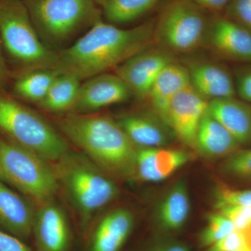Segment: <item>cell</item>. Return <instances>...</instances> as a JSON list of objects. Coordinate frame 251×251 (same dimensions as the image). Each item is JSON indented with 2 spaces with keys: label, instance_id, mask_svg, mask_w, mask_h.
<instances>
[{
  "label": "cell",
  "instance_id": "6da1fadb",
  "mask_svg": "<svg viewBox=\"0 0 251 251\" xmlns=\"http://www.w3.org/2000/svg\"><path fill=\"white\" fill-rule=\"evenodd\" d=\"M155 20L130 29L99 20L67 49L57 51L55 70L83 80L115 70L122 63L151 47Z\"/></svg>",
  "mask_w": 251,
  "mask_h": 251
},
{
  "label": "cell",
  "instance_id": "7a4b0ae2",
  "mask_svg": "<svg viewBox=\"0 0 251 251\" xmlns=\"http://www.w3.org/2000/svg\"><path fill=\"white\" fill-rule=\"evenodd\" d=\"M59 130L110 176L133 179L138 148L118 122L100 114L69 112L56 119Z\"/></svg>",
  "mask_w": 251,
  "mask_h": 251
},
{
  "label": "cell",
  "instance_id": "3957f363",
  "mask_svg": "<svg viewBox=\"0 0 251 251\" xmlns=\"http://www.w3.org/2000/svg\"><path fill=\"white\" fill-rule=\"evenodd\" d=\"M0 43L13 77L38 69H54L57 51L36 31L23 0H0Z\"/></svg>",
  "mask_w": 251,
  "mask_h": 251
},
{
  "label": "cell",
  "instance_id": "277c9868",
  "mask_svg": "<svg viewBox=\"0 0 251 251\" xmlns=\"http://www.w3.org/2000/svg\"><path fill=\"white\" fill-rule=\"evenodd\" d=\"M0 137L49 161L69 151L67 141L49 122L8 92H0Z\"/></svg>",
  "mask_w": 251,
  "mask_h": 251
},
{
  "label": "cell",
  "instance_id": "5b68a950",
  "mask_svg": "<svg viewBox=\"0 0 251 251\" xmlns=\"http://www.w3.org/2000/svg\"><path fill=\"white\" fill-rule=\"evenodd\" d=\"M54 171L82 221L112 202L119 194L110 175L85 155L68 151L56 161Z\"/></svg>",
  "mask_w": 251,
  "mask_h": 251
},
{
  "label": "cell",
  "instance_id": "8992f818",
  "mask_svg": "<svg viewBox=\"0 0 251 251\" xmlns=\"http://www.w3.org/2000/svg\"><path fill=\"white\" fill-rule=\"evenodd\" d=\"M49 162L0 137V179L38 206L53 201L59 190L57 175Z\"/></svg>",
  "mask_w": 251,
  "mask_h": 251
},
{
  "label": "cell",
  "instance_id": "52a82bcc",
  "mask_svg": "<svg viewBox=\"0 0 251 251\" xmlns=\"http://www.w3.org/2000/svg\"><path fill=\"white\" fill-rule=\"evenodd\" d=\"M42 42L55 50L101 19L94 0H23Z\"/></svg>",
  "mask_w": 251,
  "mask_h": 251
},
{
  "label": "cell",
  "instance_id": "ba28073f",
  "mask_svg": "<svg viewBox=\"0 0 251 251\" xmlns=\"http://www.w3.org/2000/svg\"><path fill=\"white\" fill-rule=\"evenodd\" d=\"M209 22L193 0H168L155 21L154 41L170 51L191 52L204 40Z\"/></svg>",
  "mask_w": 251,
  "mask_h": 251
},
{
  "label": "cell",
  "instance_id": "9c48e42d",
  "mask_svg": "<svg viewBox=\"0 0 251 251\" xmlns=\"http://www.w3.org/2000/svg\"><path fill=\"white\" fill-rule=\"evenodd\" d=\"M174 62L173 53L166 49H149L130 57L115 69L138 99L149 97L156 77L168 64Z\"/></svg>",
  "mask_w": 251,
  "mask_h": 251
},
{
  "label": "cell",
  "instance_id": "30bf717a",
  "mask_svg": "<svg viewBox=\"0 0 251 251\" xmlns=\"http://www.w3.org/2000/svg\"><path fill=\"white\" fill-rule=\"evenodd\" d=\"M209 100L190 85L173 98L168 108L166 126L178 139L196 150L198 127L207 111Z\"/></svg>",
  "mask_w": 251,
  "mask_h": 251
},
{
  "label": "cell",
  "instance_id": "8fae6325",
  "mask_svg": "<svg viewBox=\"0 0 251 251\" xmlns=\"http://www.w3.org/2000/svg\"><path fill=\"white\" fill-rule=\"evenodd\" d=\"M132 95L126 84L117 74H99L81 84L72 112L94 113L112 104L126 101Z\"/></svg>",
  "mask_w": 251,
  "mask_h": 251
},
{
  "label": "cell",
  "instance_id": "7c38bea8",
  "mask_svg": "<svg viewBox=\"0 0 251 251\" xmlns=\"http://www.w3.org/2000/svg\"><path fill=\"white\" fill-rule=\"evenodd\" d=\"M205 37L218 54L235 62H251V31L225 16L216 14Z\"/></svg>",
  "mask_w": 251,
  "mask_h": 251
},
{
  "label": "cell",
  "instance_id": "4fadbf2b",
  "mask_svg": "<svg viewBox=\"0 0 251 251\" xmlns=\"http://www.w3.org/2000/svg\"><path fill=\"white\" fill-rule=\"evenodd\" d=\"M32 234L36 251H69L72 234L65 213L52 201L36 211Z\"/></svg>",
  "mask_w": 251,
  "mask_h": 251
},
{
  "label": "cell",
  "instance_id": "5bb4252c",
  "mask_svg": "<svg viewBox=\"0 0 251 251\" xmlns=\"http://www.w3.org/2000/svg\"><path fill=\"white\" fill-rule=\"evenodd\" d=\"M35 214L27 198L0 179V229L25 240L32 234Z\"/></svg>",
  "mask_w": 251,
  "mask_h": 251
},
{
  "label": "cell",
  "instance_id": "9a60e30c",
  "mask_svg": "<svg viewBox=\"0 0 251 251\" xmlns=\"http://www.w3.org/2000/svg\"><path fill=\"white\" fill-rule=\"evenodd\" d=\"M189 156L187 153L179 150L143 149L137 157V173L143 181H163L187 163Z\"/></svg>",
  "mask_w": 251,
  "mask_h": 251
},
{
  "label": "cell",
  "instance_id": "2e32d148",
  "mask_svg": "<svg viewBox=\"0 0 251 251\" xmlns=\"http://www.w3.org/2000/svg\"><path fill=\"white\" fill-rule=\"evenodd\" d=\"M134 225L133 214L127 209L112 211L100 219L91 237L90 251H120Z\"/></svg>",
  "mask_w": 251,
  "mask_h": 251
},
{
  "label": "cell",
  "instance_id": "e0dca14e",
  "mask_svg": "<svg viewBox=\"0 0 251 251\" xmlns=\"http://www.w3.org/2000/svg\"><path fill=\"white\" fill-rule=\"evenodd\" d=\"M207 112L242 144L251 143V106L232 98L209 100Z\"/></svg>",
  "mask_w": 251,
  "mask_h": 251
},
{
  "label": "cell",
  "instance_id": "ac0fdd59",
  "mask_svg": "<svg viewBox=\"0 0 251 251\" xmlns=\"http://www.w3.org/2000/svg\"><path fill=\"white\" fill-rule=\"evenodd\" d=\"M190 85L188 69L175 62L167 65L156 77L149 97L153 110L164 125H166L168 108L172 100Z\"/></svg>",
  "mask_w": 251,
  "mask_h": 251
},
{
  "label": "cell",
  "instance_id": "d6986e66",
  "mask_svg": "<svg viewBox=\"0 0 251 251\" xmlns=\"http://www.w3.org/2000/svg\"><path fill=\"white\" fill-rule=\"evenodd\" d=\"M188 71L193 88L209 101L234 97L236 86L224 68L209 63H198Z\"/></svg>",
  "mask_w": 251,
  "mask_h": 251
},
{
  "label": "cell",
  "instance_id": "ffe728a7",
  "mask_svg": "<svg viewBox=\"0 0 251 251\" xmlns=\"http://www.w3.org/2000/svg\"><path fill=\"white\" fill-rule=\"evenodd\" d=\"M240 144L233 135L206 111L203 115L196 138V150L208 158L230 156Z\"/></svg>",
  "mask_w": 251,
  "mask_h": 251
},
{
  "label": "cell",
  "instance_id": "44dd1931",
  "mask_svg": "<svg viewBox=\"0 0 251 251\" xmlns=\"http://www.w3.org/2000/svg\"><path fill=\"white\" fill-rule=\"evenodd\" d=\"M190 209L191 202L187 184L184 179L178 180L160 202L157 209V222L166 232L178 231L187 221Z\"/></svg>",
  "mask_w": 251,
  "mask_h": 251
},
{
  "label": "cell",
  "instance_id": "7402d4cb",
  "mask_svg": "<svg viewBox=\"0 0 251 251\" xmlns=\"http://www.w3.org/2000/svg\"><path fill=\"white\" fill-rule=\"evenodd\" d=\"M117 122L138 148H162L171 140L166 128L151 117L126 115Z\"/></svg>",
  "mask_w": 251,
  "mask_h": 251
},
{
  "label": "cell",
  "instance_id": "603a6c76",
  "mask_svg": "<svg viewBox=\"0 0 251 251\" xmlns=\"http://www.w3.org/2000/svg\"><path fill=\"white\" fill-rule=\"evenodd\" d=\"M59 75L54 69H38L13 77L9 93L19 100L40 103Z\"/></svg>",
  "mask_w": 251,
  "mask_h": 251
},
{
  "label": "cell",
  "instance_id": "cb8c5ba5",
  "mask_svg": "<svg viewBox=\"0 0 251 251\" xmlns=\"http://www.w3.org/2000/svg\"><path fill=\"white\" fill-rule=\"evenodd\" d=\"M80 85V80L76 77L69 74H59L45 98L38 105L53 113L71 112Z\"/></svg>",
  "mask_w": 251,
  "mask_h": 251
},
{
  "label": "cell",
  "instance_id": "d4e9b609",
  "mask_svg": "<svg viewBox=\"0 0 251 251\" xmlns=\"http://www.w3.org/2000/svg\"><path fill=\"white\" fill-rule=\"evenodd\" d=\"M105 19L113 25L126 24L149 12L160 0H94Z\"/></svg>",
  "mask_w": 251,
  "mask_h": 251
},
{
  "label": "cell",
  "instance_id": "484cf974",
  "mask_svg": "<svg viewBox=\"0 0 251 251\" xmlns=\"http://www.w3.org/2000/svg\"><path fill=\"white\" fill-rule=\"evenodd\" d=\"M236 230L233 224L221 213L210 214L207 224L200 235V245L208 248Z\"/></svg>",
  "mask_w": 251,
  "mask_h": 251
},
{
  "label": "cell",
  "instance_id": "4316f807",
  "mask_svg": "<svg viewBox=\"0 0 251 251\" xmlns=\"http://www.w3.org/2000/svg\"><path fill=\"white\" fill-rule=\"evenodd\" d=\"M222 168L229 175L251 179V149L237 150L227 157Z\"/></svg>",
  "mask_w": 251,
  "mask_h": 251
},
{
  "label": "cell",
  "instance_id": "83f0119b",
  "mask_svg": "<svg viewBox=\"0 0 251 251\" xmlns=\"http://www.w3.org/2000/svg\"><path fill=\"white\" fill-rule=\"evenodd\" d=\"M225 11L226 18L251 31V0H231Z\"/></svg>",
  "mask_w": 251,
  "mask_h": 251
},
{
  "label": "cell",
  "instance_id": "f1b7e54d",
  "mask_svg": "<svg viewBox=\"0 0 251 251\" xmlns=\"http://www.w3.org/2000/svg\"><path fill=\"white\" fill-rule=\"evenodd\" d=\"M217 209L224 206H251V189L235 191L229 188H218L216 193Z\"/></svg>",
  "mask_w": 251,
  "mask_h": 251
},
{
  "label": "cell",
  "instance_id": "f546056e",
  "mask_svg": "<svg viewBox=\"0 0 251 251\" xmlns=\"http://www.w3.org/2000/svg\"><path fill=\"white\" fill-rule=\"evenodd\" d=\"M218 209L232 221L236 230L245 232L251 227V206H224Z\"/></svg>",
  "mask_w": 251,
  "mask_h": 251
},
{
  "label": "cell",
  "instance_id": "4dcf8cb0",
  "mask_svg": "<svg viewBox=\"0 0 251 251\" xmlns=\"http://www.w3.org/2000/svg\"><path fill=\"white\" fill-rule=\"evenodd\" d=\"M247 235L242 231L234 230L207 248L206 251H249Z\"/></svg>",
  "mask_w": 251,
  "mask_h": 251
},
{
  "label": "cell",
  "instance_id": "1f68e13d",
  "mask_svg": "<svg viewBox=\"0 0 251 251\" xmlns=\"http://www.w3.org/2000/svg\"><path fill=\"white\" fill-rule=\"evenodd\" d=\"M144 251H191L187 244L170 237H157Z\"/></svg>",
  "mask_w": 251,
  "mask_h": 251
},
{
  "label": "cell",
  "instance_id": "d6a6232c",
  "mask_svg": "<svg viewBox=\"0 0 251 251\" xmlns=\"http://www.w3.org/2000/svg\"><path fill=\"white\" fill-rule=\"evenodd\" d=\"M0 251H34L26 245L22 239L0 229Z\"/></svg>",
  "mask_w": 251,
  "mask_h": 251
},
{
  "label": "cell",
  "instance_id": "836d02e7",
  "mask_svg": "<svg viewBox=\"0 0 251 251\" xmlns=\"http://www.w3.org/2000/svg\"><path fill=\"white\" fill-rule=\"evenodd\" d=\"M236 92L246 101L251 103V70L241 73L237 77Z\"/></svg>",
  "mask_w": 251,
  "mask_h": 251
},
{
  "label": "cell",
  "instance_id": "e575fe53",
  "mask_svg": "<svg viewBox=\"0 0 251 251\" xmlns=\"http://www.w3.org/2000/svg\"><path fill=\"white\" fill-rule=\"evenodd\" d=\"M12 80V75L5 60L0 43V92H8Z\"/></svg>",
  "mask_w": 251,
  "mask_h": 251
},
{
  "label": "cell",
  "instance_id": "d590c367",
  "mask_svg": "<svg viewBox=\"0 0 251 251\" xmlns=\"http://www.w3.org/2000/svg\"><path fill=\"white\" fill-rule=\"evenodd\" d=\"M200 7L205 11H210L219 14L221 11H225L231 0H193Z\"/></svg>",
  "mask_w": 251,
  "mask_h": 251
},
{
  "label": "cell",
  "instance_id": "8d00e7d4",
  "mask_svg": "<svg viewBox=\"0 0 251 251\" xmlns=\"http://www.w3.org/2000/svg\"><path fill=\"white\" fill-rule=\"evenodd\" d=\"M250 251H251L250 250Z\"/></svg>",
  "mask_w": 251,
  "mask_h": 251
}]
</instances>
